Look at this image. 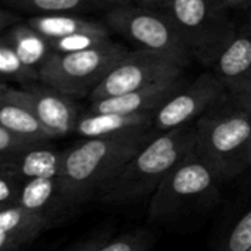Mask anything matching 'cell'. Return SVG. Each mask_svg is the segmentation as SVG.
<instances>
[{
    "mask_svg": "<svg viewBox=\"0 0 251 251\" xmlns=\"http://www.w3.org/2000/svg\"><path fill=\"white\" fill-rule=\"evenodd\" d=\"M157 134L153 128H138L121 134L82 138L63 150L62 182L71 200L81 207L97 196L125 165Z\"/></svg>",
    "mask_w": 251,
    "mask_h": 251,
    "instance_id": "1",
    "label": "cell"
},
{
    "mask_svg": "<svg viewBox=\"0 0 251 251\" xmlns=\"http://www.w3.org/2000/svg\"><path fill=\"white\" fill-rule=\"evenodd\" d=\"M196 122L157 134L96 197L106 204H122L153 194L166 175L196 151Z\"/></svg>",
    "mask_w": 251,
    "mask_h": 251,
    "instance_id": "2",
    "label": "cell"
},
{
    "mask_svg": "<svg viewBox=\"0 0 251 251\" xmlns=\"http://www.w3.org/2000/svg\"><path fill=\"white\" fill-rule=\"evenodd\" d=\"M196 153L222 184L251 168V115L229 91L196 121Z\"/></svg>",
    "mask_w": 251,
    "mask_h": 251,
    "instance_id": "3",
    "label": "cell"
},
{
    "mask_svg": "<svg viewBox=\"0 0 251 251\" xmlns=\"http://www.w3.org/2000/svg\"><path fill=\"white\" fill-rule=\"evenodd\" d=\"M103 22L110 32L124 37L140 50L162 54L182 68L191 62L190 49L165 10L126 1L106 10Z\"/></svg>",
    "mask_w": 251,
    "mask_h": 251,
    "instance_id": "4",
    "label": "cell"
},
{
    "mask_svg": "<svg viewBox=\"0 0 251 251\" xmlns=\"http://www.w3.org/2000/svg\"><path fill=\"white\" fill-rule=\"evenodd\" d=\"M165 12L193 57L209 68L237 29L235 22L216 0H171Z\"/></svg>",
    "mask_w": 251,
    "mask_h": 251,
    "instance_id": "5",
    "label": "cell"
},
{
    "mask_svg": "<svg viewBox=\"0 0 251 251\" xmlns=\"http://www.w3.org/2000/svg\"><path fill=\"white\" fill-rule=\"evenodd\" d=\"M128 51L112 40L82 51L51 53L40 69V81L74 99L90 96Z\"/></svg>",
    "mask_w": 251,
    "mask_h": 251,
    "instance_id": "6",
    "label": "cell"
},
{
    "mask_svg": "<svg viewBox=\"0 0 251 251\" xmlns=\"http://www.w3.org/2000/svg\"><path fill=\"white\" fill-rule=\"evenodd\" d=\"M221 184L216 174L194 151L171 171L151 194L149 218L165 221L193 204L212 200Z\"/></svg>",
    "mask_w": 251,
    "mask_h": 251,
    "instance_id": "7",
    "label": "cell"
},
{
    "mask_svg": "<svg viewBox=\"0 0 251 251\" xmlns=\"http://www.w3.org/2000/svg\"><path fill=\"white\" fill-rule=\"evenodd\" d=\"M184 69L185 68L162 54L140 49L134 51L129 50L94 88L90 94V100L94 101L122 96L168 78L182 76Z\"/></svg>",
    "mask_w": 251,
    "mask_h": 251,
    "instance_id": "8",
    "label": "cell"
},
{
    "mask_svg": "<svg viewBox=\"0 0 251 251\" xmlns=\"http://www.w3.org/2000/svg\"><path fill=\"white\" fill-rule=\"evenodd\" d=\"M228 90L215 72H204L166 100L153 118V131L162 134L196 122Z\"/></svg>",
    "mask_w": 251,
    "mask_h": 251,
    "instance_id": "9",
    "label": "cell"
},
{
    "mask_svg": "<svg viewBox=\"0 0 251 251\" xmlns=\"http://www.w3.org/2000/svg\"><path fill=\"white\" fill-rule=\"evenodd\" d=\"M18 93L53 138L75 132L81 113L74 97L41 81L18 88Z\"/></svg>",
    "mask_w": 251,
    "mask_h": 251,
    "instance_id": "10",
    "label": "cell"
},
{
    "mask_svg": "<svg viewBox=\"0 0 251 251\" xmlns=\"http://www.w3.org/2000/svg\"><path fill=\"white\" fill-rule=\"evenodd\" d=\"M185 85L184 76L168 78L151 84L149 87L101 100H94L90 103L85 112L90 113H146L156 112L166 100L176 94Z\"/></svg>",
    "mask_w": 251,
    "mask_h": 251,
    "instance_id": "11",
    "label": "cell"
},
{
    "mask_svg": "<svg viewBox=\"0 0 251 251\" xmlns=\"http://www.w3.org/2000/svg\"><path fill=\"white\" fill-rule=\"evenodd\" d=\"M44 218L53 228L69 219L78 206L71 200L60 178H40L26 181L19 204Z\"/></svg>",
    "mask_w": 251,
    "mask_h": 251,
    "instance_id": "12",
    "label": "cell"
},
{
    "mask_svg": "<svg viewBox=\"0 0 251 251\" xmlns=\"http://www.w3.org/2000/svg\"><path fill=\"white\" fill-rule=\"evenodd\" d=\"M53 226L22 206L0 207V251H21Z\"/></svg>",
    "mask_w": 251,
    "mask_h": 251,
    "instance_id": "13",
    "label": "cell"
},
{
    "mask_svg": "<svg viewBox=\"0 0 251 251\" xmlns=\"http://www.w3.org/2000/svg\"><path fill=\"white\" fill-rule=\"evenodd\" d=\"M0 126L37 141L53 140V135L19 96L18 88L6 81L0 85Z\"/></svg>",
    "mask_w": 251,
    "mask_h": 251,
    "instance_id": "14",
    "label": "cell"
},
{
    "mask_svg": "<svg viewBox=\"0 0 251 251\" xmlns=\"http://www.w3.org/2000/svg\"><path fill=\"white\" fill-rule=\"evenodd\" d=\"M213 72L226 90L251 72V19L237 26L213 63Z\"/></svg>",
    "mask_w": 251,
    "mask_h": 251,
    "instance_id": "15",
    "label": "cell"
},
{
    "mask_svg": "<svg viewBox=\"0 0 251 251\" xmlns=\"http://www.w3.org/2000/svg\"><path fill=\"white\" fill-rule=\"evenodd\" d=\"M154 112L146 113H81L75 132L81 138H97L138 128H153Z\"/></svg>",
    "mask_w": 251,
    "mask_h": 251,
    "instance_id": "16",
    "label": "cell"
},
{
    "mask_svg": "<svg viewBox=\"0 0 251 251\" xmlns=\"http://www.w3.org/2000/svg\"><path fill=\"white\" fill-rule=\"evenodd\" d=\"M0 168H9L18 172L25 181L60 178L63 172V150H57L49 143H44L10 160L0 162Z\"/></svg>",
    "mask_w": 251,
    "mask_h": 251,
    "instance_id": "17",
    "label": "cell"
},
{
    "mask_svg": "<svg viewBox=\"0 0 251 251\" xmlns=\"http://www.w3.org/2000/svg\"><path fill=\"white\" fill-rule=\"evenodd\" d=\"M128 0H3V4L15 12L38 15H82L109 10Z\"/></svg>",
    "mask_w": 251,
    "mask_h": 251,
    "instance_id": "18",
    "label": "cell"
},
{
    "mask_svg": "<svg viewBox=\"0 0 251 251\" xmlns=\"http://www.w3.org/2000/svg\"><path fill=\"white\" fill-rule=\"evenodd\" d=\"M34 29L47 40L68 37L74 34H104L110 35L109 28L101 21L87 19L79 15H38L26 21Z\"/></svg>",
    "mask_w": 251,
    "mask_h": 251,
    "instance_id": "19",
    "label": "cell"
},
{
    "mask_svg": "<svg viewBox=\"0 0 251 251\" xmlns=\"http://www.w3.org/2000/svg\"><path fill=\"white\" fill-rule=\"evenodd\" d=\"M1 37H4L15 47L16 53L26 65L38 71L53 53L50 41L37 29H34L28 22L13 25L12 28L3 31Z\"/></svg>",
    "mask_w": 251,
    "mask_h": 251,
    "instance_id": "20",
    "label": "cell"
},
{
    "mask_svg": "<svg viewBox=\"0 0 251 251\" xmlns=\"http://www.w3.org/2000/svg\"><path fill=\"white\" fill-rule=\"evenodd\" d=\"M0 74L3 81H13L22 87L40 81V71L26 65L4 37L0 38Z\"/></svg>",
    "mask_w": 251,
    "mask_h": 251,
    "instance_id": "21",
    "label": "cell"
},
{
    "mask_svg": "<svg viewBox=\"0 0 251 251\" xmlns=\"http://www.w3.org/2000/svg\"><path fill=\"white\" fill-rule=\"evenodd\" d=\"M49 41L53 53L65 54V53H75V51L100 47L103 44L110 43L112 38L110 35H104V34H74L68 37L53 38Z\"/></svg>",
    "mask_w": 251,
    "mask_h": 251,
    "instance_id": "22",
    "label": "cell"
},
{
    "mask_svg": "<svg viewBox=\"0 0 251 251\" xmlns=\"http://www.w3.org/2000/svg\"><path fill=\"white\" fill-rule=\"evenodd\" d=\"M154 237L147 231H134L107 240L97 251H150Z\"/></svg>",
    "mask_w": 251,
    "mask_h": 251,
    "instance_id": "23",
    "label": "cell"
},
{
    "mask_svg": "<svg viewBox=\"0 0 251 251\" xmlns=\"http://www.w3.org/2000/svg\"><path fill=\"white\" fill-rule=\"evenodd\" d=\"M50 143V141H37L24 135H19L4 126H0V162L10 160L26 150L37 147L40 144Z\"/></svg>",
    "mask_w": 251,
    "mask_h": 251,
    "instance_id": "24",
    "label": "cell"
},
{
    "mask_svg": "<svg viewBox=\"0 0 251 251\" xmlns=\"http://www.w3.org/2000/svg\"><path fill=\"white\" fill-rule=\"evenodd\" d=\"M26 181L9 168H0V207L18 206Z\"/></svg>",
    "mask_w": 251,
    "mask_h": 251,
    "instance_id": "25",
    "label": "cell"
},
{
    "mask_svg": "<svg viewBox=\"0 0 251 251\" xmlns=\"http://www.w3.org/2000/svg\"><path fill=\"white\" fill-rule=\"evenodd\" d=\"M251 247V210L246 213L216 251H249Z\"/></svg>",
    "mask_w": 251,
    "mask_h": 251,
    "instance_id": "26",
    "label": "cell"
},
{
    "mask_svg": "<svg viewBox=\"0 0 251 251\" xmlns=\"http://www.w3.org/2000/svg\"><path fill=\"white\" fill-rule=\"evenodd\" d=\"M228 91L240 103V106L244 107L251 115V72L235 85H232Z\"/></svg>",
    "mask_w": 251,
    "mask_h": 251,
    "instance_id": "27",
    "label": "cell"
},
{
    "mask_svg": "<svg viewBox=\"0 0 251 251\" xmlns=\"http://www.w3.org/2000/svg\"><path fill=\"white\" fill-rule=\"evenodd\" d=\"M109 237H110V232L109 231L100 232L96 237H93V238H90V240H87L84 243L76 244L74 249H71L69 251H97L107 240H110Z\"/></svg>",
    "mask_w": 251,
    "mask_h": 251,
    "instance_id": "28",
    "label": "cell"
},
{
    "mask_svg": "<svg viewBox=\"0 0 251 251\" xmlns=\"http://www.w3.org/2000/svg\"><path fill=\"white\" fill-rule=\"evenodd\" d=\"M21 22H24V21L19 18V15L15 10H12V9H1L0 10V26H1V32L6 31V29H9V28H12L16 24H21Z\"/></svg>",
    "mask_w": 251,
    "mask_h": 251,
    "instance_id": "29",
    "label": "cell"
},
{
    "mask_svg": "<svg viewBox=\"0 0 251 251\" xmlns=\"http://www.w3.org/2000/svg\"><path fill=\"white\" fill-rule=\"evenodd\" d=\"M132 1H134L135 4H140V6H146V7H151V9L165 10L171 0H132Z\"/></svg>",
    "mask_w": 251,
    "mask_h": 251,
    "instance_id": "30",
    "label": "cell"
},
{
    "mask_svg": "<svg viewBox=\"0 0 251 251\" xmlns=\"http://www.w3.org/2000/svg\"><path fill=\"white\" fill-rule=\"evenodd\" d=\"M216 1L225 10L235 9V7H247V6H251V0H216Z\"/></svg>",
    "mask_w": 251,
    "mask_h": 251,
    "instance_id": "31",
    "label": "cell"
},
{
    "mask_svg": "<svg viewBox=\"0 0 251 251\" xmlns=\"http://www.w3.org/2000/svg\"><path fill=\"white\" fill-rule=\"evenodd\" d=\"M249 251H251V247H250V249H249Z\"/></svg>",
    "mask_w": 251,
    "mask_h": 251,
    "instance_id": "32",
    "label": "cell"
}]
</instances>
